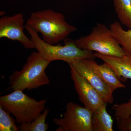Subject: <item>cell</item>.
<instances>
[{"instance_id":"8","label":"cell","mask_w":131,"mask_h":131,"mask_svg":"<svg viewBox=\"0 0 131 131\" xmlns=\"http://www.w3.org/2000/svg\"><path fill=\"white\" fill-rule=\"evenodd\" d=\"M24 15L21 13L3 16L0 19V38L16 40L26 49H34L32 40L24 33Z\"/></svg>"},{"instance_id":"14","label":"cell","mask_w":131,"mask_h":131,"mask_svg":"<svg viewBox=\"0 0 131 131\" xmlns=\"http://www.w3.org/2000/svg\"><path fill=\"white\" fill-rule=\"evenodd\" d=\"M121 24L131 29V0H113Z\"/></svg>"},{"instance_id":"11","label":"cell","mask_w":131,"mask_h":131,"mask_svg":"<svg viewBox=\"0 0 131 131\" xmlns=\"http://www.w3.org/2000/svg\"><path fill=\"white\" fill-rule=\"evenodd\" d=\"M92 64L96 73L113 91L118 89L125 88L126 85L120 81L116 73L107 63L104 62L102 64H98L93 59Z\"/></svg>"},{"instance_id":"1","label":"cell","mask_w":131,"mask_h":131,"mask_svg":"<svg viewBox=\"0 0 131 131\" xmlns=\"http://www.w3.org/2000/svg\"><path fill=\"white\" fill-rule=\"evenodd\" d=\"M26 25L40 33L43 40L52 45L64 40L77 30L75 26L66 21L62 14L52 9L33 12Z\"/></svg>"},{"instance_id":"9","label":"cell","mask_w":131,"mask_h":131,"mask_svg":"<svg viewBox=\"0 0 131 131\" xmlns=\"http://www.w3.org/2000/svg\"><path fill=\"white\" fill-rule=\"evenodd\" d=\"M71 79L81 102L84 106L94 112L105 102L100 94L86 80L70 67Z\"/></svg>"},{"instance_id":"6","label":"cell","mask_w":131,"mask_h":131,"mask_svg":"<svg viewBox=\"0 0 131 131\" xmlns=\"http://www.w3.org/2000/svg\"><path fill=\"white\" fill-rule=\"evenodd\" d=\"M93 111L71 102H68L62 117L53 121L59 127L57 131H92Z\"/></svg>"},{"instance_id":"10","label":"cell","mask_w":131,"mask_h":131,"mask_svg":"<svg viewBox=\"0 0 131 131\" xmlns=\"http://www.w3.org/2000/svg\"><path fill=\"white\" fill-rule=\"evenodd\" d=\"M94 56L100 59L107 63L119 79L124 78L131 80V56L126 55L120 57L112 56L97 52L94 53Z\"/></svg>"},{"instance_id":"7","label":"cell","mask_w":131,"mask_h":131,"mask_svg":"<svg viewBox=\"0 0 131 131\" xmlns=\"http://www.w3.org/2000/svg\"><path fill=\"white\" fill-rule=\"evenodd\" d=\"M92 59H80L67 63L97 90L105 103L112 104L114 101V91L95 72L92 65Z\"/></svg>"},{"instance_id":"4","label":"cell","mask_w":131,"mask_h":131,"mask_svg":"<svg viewBox=\"0 0 131 131\" xmlns=\"http://www.w3.org/2000/svg\"><path fill=\"white\" fill-rule=\"evenodd\" d=\"M46 103L45 99L36 100L19 90L0 97V106L19 124L34 120L44 111Z\"/></svg>"},{"instance_id":"17","label":"cell","mask_w":131,"mask_h":131,"mask_svg":"<svg viewBox=\"0 0 131 131\" xmlns=\"http://www.w3.org/2000/svg\"><path fill=\"white\" fill-rule=\"evenodd\" d=\"M114 117L117 119L125 118L131 114V96L127 102L113 106Z\"/></svg>"},{"instance_id":"2","label":"cell","mask_w":131,"mask_h":131,"mask_svg":"<svg viewBox=\"0 0 131 131\" xmlns=\"http://www.w3.org/2000/svg\"><path fill=\"white\" fill-rule=\"evenodd\" d=\"M50 63L38 51L32 52L21 70L13 71L9 76V84L12 90H30L49 85L50 81L45 71Z\"/></svg>"},{"instance_id":"15","label":"cell","mask_w":131,"mask_h":131,"mask_svg":"<svg viewBox=\"0 0 131 131\" xmlns=\"http://www.w3.org/2000/svg\"><path fill=\"white\" fill-rule=\"evenodd\" d=\"M50 110L45 108L44 111L31 122H25L18 126L20 131H46L49 129V124L46 122Z\"/></svg>"},{"instance_id":"5","label":"cell","mask_w":131,"mask_h":131,"mask_svg":"<svg viewBox=\"0 0 131 131\" xmlns=\"http://www.w3.org/2000/svg\"><path fill=\"white\" fill-rule=\"evenodd\" d=\"M74 42L80 49L105 55L120 57L126 55L110 28L103 24H97L89 35L81 37Z\"/></svg>"},{"instance_id":"3","label":"cell","mask_w":131,"mask_h":131,"mask_svg":"<svg viewBox=\"0 0 131 131\" xmlns=\"http://www.w3.org/2000/svg\"><path fill=\"white\" fill-rule=\"evenodd\" d=\"M25 28L31 36L35 49L43 58L50 62L61 60L68 63L75 59L95 58L93 52L80 49L71 39L66 38L64 45L50 44L41 39L34 29L26 25Z\"/></svg>"},{"instance_id":"16","label":"cell","mask_w":131,"mask_h":131,"mask_svg":"<svg viewBox=\"0 0 131 131\" xmlns=\"http://www.w3.org/2000/svg\"><path fill=\"white\" fill-rule=\"evenodd\" d=\"M0 106V131H19L18 127L15 124L16 119Z\"/></svg>"},{"instance_id":"12","label":"cell","mask_w":131,"mask_h":131,"mask_svg":"<svg viewBox=\"0 0 131 131\" xmlns=\"http://www.w3.org/2000/svg\"><path fill=\"white\" fill-rule=\"evenodd\" d=\"M105 103L93 112L92 116V131H113V121L106 109Z\"/></svg>"},{"instance_id":"18","label":"cell","mask_w":131,"mask_h":131,"mask_svg":"<svg viewBox=\"0 0 131 131\" xmlns=\"http://www.w3.org/2000/svg\"><path fill=\"white\" fill-rule=\"evenodd\" d=\"M117 128L121 131H131V114L125 118L117 119Z\"/></svg>"},{"instance_id":"19","label":"cell","mask_w":131,"mask_h":131,"mask_svg":"<svg viewBox=\"0 0 131 131\" xmlns=\"http://www.w3.org/2000/svg\"><path fill=\"white\" fill-rule=\"evenodd\" d=\"M57 1H60V0H57Z\"/></svg>"},{"instance_id":"13","label":"cell","mask_w":131,"mask_h":131,"mask_svg":"<svg viewBox=\"0 0 131 131\" xmlns=\"http://www.w3.org/2000/svg\"><path fill=\"white\" fill-rule=\"evenodd\" d=\"M112 33L122 47L126 54L131 56V29L124 30L119 22H114L110 25Z\"/></svg>"}]
</instances>
